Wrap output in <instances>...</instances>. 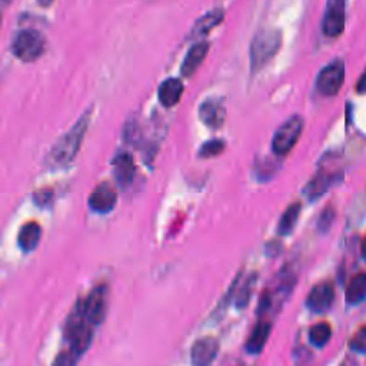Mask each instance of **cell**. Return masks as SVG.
<instances>
[{"label":"cell","instance_id":"cell-1","mask_svg":"<svg viewBox=\"0 0 366 366\" xmlns=\"http://www.w3.org/2000/svg\"><path fill=\"white\" fill-rule=\"evenodd\" d=\"M90 122V112H86L75 125L70 128L53 146L46 158V163L50 168H65L76 158L83 137L86 135Z\"/></svg>","mask_w":366,"mask_h":366},{"label":"cell","instance_id":"cell-2","mask_svg":"<svg viewBox=\"0 0 366 366\" xmlns=\"http://www.w3.org/2000/svg\"><path fill=\"white\" fill-rule=\"evenodd\" d=\"M282 34L276 29H261L250 43V69L253 73L265 67L279 52Z\"/></svg>","mask_w":366,"mask_h":366},{"label":"cell","instance_id":"cell-3","mask_svg":"<svg viewBox=\"0 0 366 366\" xmlns=\"http://www.w3.org/2000/svg\"><path fill=\"white\" fill-rule=\"evenodd\" d=\"M92 326L93 325L89 322L81 304L78 302V305L69 315L65 325V338L70 344V351L75 352L78 356L86 352L92 344L93 339Z\"/></svg>","mask_w":366,"mask_h":366},{"label":"cell","instance_id":"cell-4","mask_svg":"<svg viewBox=\"0 0 366 366\" xmlns=\"http://www.w3.org/2000/svg\"><path fill=\"white\" fill-rule=\"evenodd\" d=\"M45 48L43 34L34 29L20 30L12 42V52L22 62L38 60L45 53Z\"/></svg>","mask_w":366,"mask_h":366},{"label":"cell","instance_id":"cell-5","mask_svg":"<svg viewBox=\"0 0 366 366\" xmlns=\"http://www.w3.org/2000/svg\"><path fill=\"white\" fill-rule=\"evenodd\" d=\"M304 130V119L298 115L287 119L273 135L272 149L278 156L287 155L297 142L299 140Z\"/></svg>","mask_w":366,"mask_h":366},{"label":"cell","instance_id":"cell-6","mask_svg":"<svg viewBox=\"0 0 366 366\" xmlns=\"http://www.w3.org/2000/svg\"><path fill=\"white\" fill-rule=\"evenodd\" d=\"M345 82V63L341 59L325 66L316 78V89L323 96H335Z\"/></svg>","mask_w":366,"mask_h":366},{"label":"cell","instance_id":"cell-7","mask_svg":"<svg viewBox=\"0 0 366 366\" xmlns=\"http://www.w3.org/2000/svg\"><path fill=\"white\" fill-rule=\"evenodd\" d=\"M345 29V0H327L322 32L327 38H338Z\"/></svg>","mask_w":366,"mask_h":366},{"label":"cell","instance_id":"cell-8","mask_svg":"<svg viewBox=\"0 0 366 366\" xmlns=\"http://www.w3.org/2000/svg\"><path fill=\"white\" fill-rule=\"evenodd\" d=\"M86 318L92 325H99L103 322L106 316V306H107V289L104 285L96 286L88 298L79 301Z\"/></svg>","mask_w":366,"mask_h":366},{"label":"cell","instance_id":"cell-9","mask_svg":"<svg viewBox=\"0 0 366 366\" xmlns=\"http://www.w3.org/2000/svg\"><path fill=\"white\" fill-rule=\"evenodd\" d=\"M335 301V287L331 282H322L312 287L306 298V306L315 313L326 312Z\"/></svg>","mask_w":366,"mask_h":366},{"label":"cell","instance_id":"cell-10","mask_svg":"<svg viewBox=\"0 0 366 366\" xmlns=\"http://www.w3.org/2000/svg\"><path fill=\"white\" fill-rule=\"evenodd\" d=\"M201 121L210 129H219L226 119V107L224 102L217 97L206 99L199 107Z\"/></svg>","mask_w":366,"mask_h":366},{"label":"cell","instance_id":"cell-11","mask_svg":"<svg viewBox=\"0 0 366 366\" xmlns=\"http://www.w3.org/2000/svg\"><path fill=\"white\" fill-rule=\"evenodd\" d=\"M118 202V195L111 183L103 182L97 185L89 198V206L96 213L111 212Z\"/></svg>","mask_w":366,"mask_h":366},{"label":"cell","instance_id":"cell-12","mask_svg":"<svg viewBox=\"0 0 366 366\" xmlns=\"http://www.w3.org/2000/svg\"><path fill=\"white\" fill-rule=\"evenodd\" d=\"M338 180V173L320 169L305 188V194L311 201L320 198Z\"/></svg>","mask_w":366,"mask_h":366},{"label":"cell","instance_id":"cell-13","mask_svg":"<svg viewBox=\"0 0 366 366\" xmlns=\"http://www.w3.org/2000/svg\"><path fill=\"white\" fill-rule=\"evenodd\" d=\"M271 329H272V323L266 319H261L258 323H256V326L253 327V331L245 345L248 353L258 355L262 352V349L265 348L268 338L271 335Z\"/></svg>","mask_w":366,"mask_h":366},{"label":"cell","instance_id":"cell-14","mask_svg":"<svg viewBox=\"0 0 366 366\" xmlns=\"http://www.w3.org/2000/svg\"><path fill=\"white\" fill-rule=\"evenodd\" d=\"M219 351V344L215 338H203L199 339L194 348H192V362L195 365L203 366V365H209L213 362V359L216 358Z\"/></svg>","mask_w":366,"mask_h":366},{"label":"cell","instance_id":"cell-15","mask_svg":"<svg viewBox=\"0 0 366 366\" xmlns=\"http://www.w3.org/2000/svg\"><path fill=\"white\" fill-rule=\"evenodd\" d=\"M208 52H209V43L208 42H199V43L194 45L191 48V50L188 52L185 60H183L182 75L187 76V78H191L194 73L198 70V67L202 65V62L205 60Z\"/></svg>","mask_w":366,"mask_h":366},{"label":"cell","instance_id":"cell-16","mask_svg":"<svg viewBox=\"0 0 366 366\" xmlns=\"http://www.w3.org/2000/svg\"><path fill=\"white\" fill-rule=\"evenodd\" d=\"M114 176L121 187H126L135 176V162L129 154H121L114 159Z\"/></svg>","mask_w":366,"mask_h":366},{"label":"cell","instance_id":"cell-17","mask_svg":"<svg viewBox=\"0 0 366 366\" xmlns=\"http://www.w3.org/2000/svg\"><path fill=\"white\" fill-rule=\"evenodd\" d=\"M183 83L179 79H166L159 86V100L163 106L172 107L177 104L183 95Z\"/></svg>","mask_w":366,"mask_h":366},{"label":"cell","instance_id":"cell-18","mask_svg":"<svg viewBox=\"0 0 366 366\" xmlns=\"http://www.w3.org/2000/svg\"><path fill=\"white\" fill-rule=\"evenodd\" d=\"M41 240V225L38 222H27L22 226L19 235H18V242L22 250L30 252L36 246H38Z\"/></svg>","mask_w":366,"mask_h":366},{"label":"cell","instance_id":"cell-19","mask_svg":"<svg viewBox=\"0 0 366 366\" xmlns=\"http://www.w3.org/2000/svg\"><path fill=\"white\" fill-rule=\"evenodd\" d=\"M224 11L216 9L212 11L209 13H206L205 16H202L194 26L192 29V38H199V36H203L206 33H209L213 27H216L217 25H221L224 20Z\"/></svg>","mask_w":366,"mask_h":366},{"label":"cell","instance_id":"cell-20","mask_svg":"<svg viewBox=\"0 0 366 366\" xmlns=\"http://www.w3.org/2000/svg\"><path fill=\"white\" fill-rule=\"evenodd\" d=\"M366 298V273L355 275L346 287V302L349 305H358Z\"/></svg>","mask_w":366,"mask_h":366},{"label":"cell","instance_id":"cell-21","mask_svg":"<svg viewBox=\"0 0 366 366\" xmlns=\"http://www.w3.org/2000/svg\"><path fill=\"white\" fill-rule=\"evenodd\" d=\"M301 203L299 202H295L292 203L282 215L280 221L278 224V232L279 235H289L292 233V231L295 229L297 224H298V219H299V215H301Z\"/></svg>","mask_w":366,"mask_h":366},{"label":"cell","instance_id":"cell-22","mask_svg":"<svg viewBox=\"0 0 366 366\" xmlns=\"http://www.w3.org/2000/svg\"><path fill=\"white\" fill-rule=\"evenodd\" d=\"M332 337V327L326 322H319L309 329V341L312 345L322 348Z\"/></svg>","mask_w":366,"mask_h":366},{"label":"cell","instance_id":"cell-23","mask_svg":"<svg viewBox=\"0 0 366 366\" xmlns=\"http://www.w3.org/2000/svg\"><path fill=\"white\" fill-rule=\"evenodd\" d=\"M224 149H225V143L222 140L213 139V140H209L205 144H202V148L199 151V156L201 158H213V156L221 155L224 152Z\"/></svg>","mask_w":366,"mask_h":366},{"label":"cell","instance_id":"cell-24","mask_svg":"<svg viewBox=\"0 0 366 366\" xmlns=\"http://www.w3.org/2000/svg\"><path fill=\"white\" fill-rule=\"evenodd\" d=\"M349 348L358 353H366V325L359 327L349 341Z\"/></svg>","mask_w":366,"mask_h":366},{"label":"cell","instance_id":"cell-25","mask_svg":"<svg viewBox=\"0 0 366 366\" xmlns=\"http://www.w3.org/2000/svg\"><path fill=\"white\" fill-rule=\"evenodd\" d=\"M334 219H335V210H334L332 208H326V209L322 212V215L319 216V222H318L319 231H322V232L327 231L329 226L332 225Z\"/></svg>","mask_w":366,"mask_h":366},{"label":"cell","instance_id":"cell-26","mask_svg":"<svg viewBox=\"0 0 366 366\" xmlns=\"http://www.w3.org/2000/svg\"><path fill=\"white\" fill-rule=\"evenodd\" d=\"M253 280H255V276L253 278H249L243 286H240V292L238 294V298H236V305L238 306H245L249 301V297H250V290H252V286H253Z\"/></svg>","mask_w":366,"mask_h":366},{"label":"cell","instance_id":"cell-27","mask_svg":"<svg viewBox=\"0 0 366 366\" xmlns=\"http://www.w3.org/2000/svg\"><path fill=\"white\" fill-rule=\"evenodd\" d=\"M76 358H78V355L75 352H72V351L63 352L57 356L55 363L56 365H73V363H76Z\"/></svg>","mask_w":366,"mask_h":366},{"label":"cell","instance_id":"cell-28","mask_svg":"<svg viewBox=\"0 0 366 366\" xmlns=\"http://www.w3.org/2000/svg\"><path fill=\"white\" fill-rule=\"evenodd\" d=\"M52 198V192L50 191H42V192H38L36 194V196H34V199H36V202H38L39 205H46L48 202H49V199Z\"/></svg>","mask_w":366,"mask_h":366},{"label":"cell","instance_id":"cell-29","mask_svg":"<svg viewBox=\"0 0 366 366\" xmlns=\"http://www.w3.org/2000/svg\"><path fill=\"white\" fill-rule=\"evenodd\" d=\"M356 92L359 95H365L366 93V69L363 70V73H362L358 83H356Z\"/></svg>","mask_w":366,"mask_h":366},{"label":"cell","instance_id":"cell-30","mask_svg":"<svg viewBox=\"0 0 366 366\" xmlns=\"http://www.w3.org/2000/svg\"><path fill=\"white\" fill-rule=\"evenodd\" d=\"M53 2H55V0H38V4H39L42 8H49Z\"/></svg>","mask_w":366,"mask_h":366},{"label":"cell","instance_id":"cell-31","mask_svg":"<svg viewBox=\"0 0 366 366\" xmlns=\"http://www.w3.org/2000/svg\"><path fill=\"white\" fill-rule=\"evenodd\" d=\"M360 250H362V258L366 261V236H365V238H363V240H362Z\"/></svg>","mask_w":366,"mask_h":366}]
</instances>
